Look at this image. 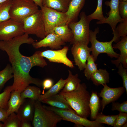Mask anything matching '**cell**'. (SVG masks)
Listing matches in <instances>:
<instances>
[{"instance_id":"obj_1","label":"cell","mask_w":127,"mask_h":127,"mask_svg":"<svg viewBox=\"0 0 127 127\" xmlns=\"http://www.w3.org/2000/svg\"><path fill=\"white\" fill-rule=\"evenodd\" d=\"M35 41L26 33L8 40H0V49L7 53L13 71L14 81L11 85L12 91L16 90L21 93L31 84L39 87L42 86V81L32 77L29 74L31 69L34 66L43 68L47 65L41 55V51H36L32 56H27L23 55L20 51L22 44H32Z\"/></svg>"},{"instance_id":"obj_2","label":"cell","mask_w":127,"mask_h":127,"mask_svg":"<svg viewBox=\"0 0 127 127\" xmlns=\"http://www.w3.org/2000/svg\"><path fill=\"white\" fill-rule=\"evenodd\" d=\"M59 93L64 96L77 115L85 118L90 115L89 102L91 95L85 83H80L75 90L72 91H60Z\"/></svg>"},{"instance_id":"obj_3","label":"cell","mask_w":127,"mask_h":127,"mask_svg":"<svg viewBox=\"0 0 127 127\" xmlns=\"http://www.w3.org/2000/svg\"><path fill=\"white\" fill-rule=\"evenodd\" d=\"M62 118L55 112L44 107L38 100L36 101L32 121L34 127H56Z\"/></svg>"},{"instance_id":"obj_4","label":"cell","mask_w":127,"mask_h":127,"mask_svg":"<svg viewBox=\"0 0 127 127\" xmlns=\"http://www.w3.org/2000/svg\"><path fill=\"white\" fill-rule=\"evenodd\" d=\"M39 9L32 0H12L9 10L10 18L23 23L24 20Z\"/></svg>"},{"instance_id":"obj_5","label":"cell","mask_w":127,"mask_h":127,"mask_svg":"<svg viewBox=\"0 0 127 127\" xmlns=\"http://www.w3.org/2000/svg\"><path fill=\"white\" fill-rule=\"evenodd\" d=\"M40 8L45 25L46 36L54 32L57 27L67 24L68 17L66 12H59L44 6Z\"/></svg>"},{"instance_id":"obj_6","label":"cell","mask_w":127,"mask_h":127,"mask_svg":"<svg viewBox=\"0 0 127 127\" xmlns=\"http://www.w3.org/2000/svg\"><path fill=\"white\" fill-rule=\"evenodd\" d=\"M99 30L98 27L95 28L94 31L90 30L89 42L91 44V54L95 62L99 55L102 53H105L107 56L112 58H117L120 54L114 50L112 45V43L115 42V39L113 37L112 40L109 42L99 41L96 39V36L99 33Z\"/></svg>"},{"instance_id":"obj_7","label":"cell","mask_w":127,"mask_h":127,"mask_svg":"<svg viewBox=\"0 0 127 127\" xmlns=\"http://www.w3.org/2000/svg\"><path fill=\"white\" fill-rule=\"evenodd\" d=\"M78 21L72 22L68 24L73 33V39L72 44L75 43L82 42L88 44L90 42L89 24L88 20L85 12H82Z\"/></svg>"},{"instance_id":"obj_8","label":"cell","mask_w":127,"mask_h":127,"mask_svg":"<svg viewBox=\"0 0 127 127\" xmlns=\"http://www.w3.org/2000/svg\"><path fill=\"white\" fill-rule=\"evenodd\" d=\"M23 23L24 33L34 35L41 39L45 37V25L41 9L26 18Z\"/></svg>"},{"instance_id":"obj_9","label":"cell","mask_w":127,"mask_h":127,"mask_svg":"<svg viewBox=\"0 0 127 127\" xmlns=\"http://www.w3.org/2000/svg\"><path fill=\"white\" fill-rule=\"evenodd\" d=\"M47 109L53 111L59 115L62 120L75 123L78 127H104L103 124L99 123L95 120L91 121L87 118L82 117L77 115L73 109L69 110L62 109L51 106L43 105Z\"/></svg>"},{"instance_id":"obj_10","label":"cell","mask_w":127,"mask_h":127,"mask_svg":"<svg viewBox=\"0 0 127 127\" xmlns=\"http://www.w3.org/2000/svg\"><path fill=\"white\" fill-rule=\"evenodd\" d=\"M24 33L23 23L10 18L0 22V40H8Z\"/></svg>"},{"instance_id":"obj_11","label":"cell","mask_w":127,"mask_h":127,"mask_svg":"<svg viewBox=\"0 0 127 127\" xmlns=\"http://www.w3.org/2000/svg\"><path fill=\"white\" fill-rule=\"evenodd\" d=\"M71 52L75 64L80 71L84 69L89 55L91 52L88 44L82 42H76L72 44Z\"/></svg>"},{"instance_id":"obj_12","label":"cell","mask_w":127,"mask_h":127,"mask_svg":"<svg viewBox=\"0 0 127 127\" xmlns=\"http://www.w3.org/2000/svg\"><path fill=\"white\" fill-rule=\"evenodd\" d=\"M68 48L65 46L57 50H48L41 52V56L48 59L50 62L63 64L71 68L74 66L72 62L67 57Z\"/></svg>"},{"instance_id":"obj_13","label":"cell","mask_w":127,"mask_h":127,"mask_svg":"<svg viewBox=\"0 0 127 127\" xmlns=\"http://www.w3.org/2000/svg\"><path fill=\"white\" fill-rule=\"evenodd\" d=\"M102 85L103 87L99 94V96L102 98L101 102V113L107 105L117 100L126 91L123 87L112 88L108 87L107 84Z\"/></svg>"},{"instance_id":"obj_14","label":"cell","mask_w":127,"mask_h":127,"mask_svg":"<svg viewBox=\"0 0 127 127\" xmlns=\"http://www.w3.org/2000/svg\"><path fill=\"white\" fill-rule=\"evenodd\" d=\"M119 0H111L110 1L105 2V4L107 6H109L110 8V11L107 14L108 16L103 20L97 21V24H108L111 27L113 31L115 30L117 24L121 22L124 20L121 18L119 13Z\"/></svg>"},{"instance_id":"obj_15","label":"cell","mask_w":127,"mask_h":127,"mask_svg":"<svg viewBox=\"0 0 127 127\" xmlns=\"http://www.w3.org/2000/svg\"><path fill=\"white\" fill-rule=\"evenodd\" d=\"M65 43L54 32L50 33L38 42L34 41L32 44L33 47L37 49L41 47H49L52 50L61 49Z\"/></svg>"},{"instance_id":"obj_16","label":"cell","mask_w":127,"mask_h":127,"mask_svg":"<svg viewBox=\"0 0 127 127\" xmlns=\"http://www.w3.org/2000/svg\"><path fill=\"white\" fill-rule=\"evenodd\" d=\"M35 101L29 98L25 99L17 113L21 120H26L32 121L34 114Z\"/></svg>"},{"instance_id":"obj_17","label":"cell","mask_w":127,"mask_h":127,"mask_svg":"<svg viewBox=\"0 0 127 127\" xmlns=\"http://www.w3.org/2000/svg\"><path fill=\"white\" fill-rule=\"evenodd\" d=\"M112 47L115 49H119L120 54L116 60H111V63L117 67L120 63L123 67L127 69V36L122 37L120 41L116 44H113Z\"/></svg>"},{"instance_id":"obj_18","label":"cell","mask_w":127,"mask_h":127,"mask_svg":"<svg viewBox=\"0 0 127 127\" xmlns=\"http://www.w3.org/2000/svg\"><path fill=\"white\" fill-rule=\"evenodd\" d=\"M41 102L50 106L60 109H73L64 96L59 93L44 99Z\"/></svg>"},{"instance_id":"obj_19","label":"cell","mask_w":127,"mask_h":127,"mask_svg":"<svg viewBox=\"0 0 127 127\" xmlns=\"http://www.w3.org/2000/svg\"><path fill=\"white\" fill-rule=\"evenodd\" d=\"M85 0H71L67 11L66 12L68 17L67 24L72 22H76L85 3Z\"/></svg>"},{"instance_id":"obj_20","label":"cell","mask_w":127,"mask_h":127,"mask_svg":"<svg viewBox=\"0 0 127 127\" xmlns=\"http://www.w3.org/2000/svg\"><path fill=\"white\" fill-rule=\"evenodd\" d=\"M25 99L21 97L20 93L18 91L16 90L12 91L8 103V108L6 110L8 115V116L14 112L17 113Z\"/></svg>"},{"instance_id":"obj_21","label":"cell","mask_w":127,"mask_h":127,"mask_svg":"<svg viewBox=\"0 0 127 127\" xmlns=\"http://www.w3.org/2000/svg\"><path fill=\"white\" fill-rule=\"evenodd\" d=\"M71 0H42L43 6L52 8L59 12H65L67 11Z\"/></svg>"},{"instance_id":"obj_22","label":"cell","mask_w":127,"mask_h":127,"mask_svg":"<svg viewBox=\"0 0 127 127\" xmlns=\"http://www.w3.org/2000/svg\"><path fill=\"white\" fill-rule=\"evenodd\" d=\"M90 79L96 86L109 83V73L105 69H98L91 75Z\"/></svg>"},{"instance_id":"obj_23","label":"cell","mask_w":127,"mask_h":127,"mask_svg":"<svg viewBox=\"0 0 127 127\" xmlns=\"http://www.w3.org/2000/svg\"><path fill=\"white\" fill-rule=\"evenodd\" d=\"M54 32L65 43L70 42L72 44L73 35L71 30L68 24L59 26L56 28Z\"/></svg>"},{"instance_id":"obj_24","label":"cell","mask_w":127,"mask_h":127,"mask_svg":"<svg viewBox=\"0 0 127 127\" xmlns=\"http://www.w3.org/2000/svg\"><path fill=\"white\" fill-rule=\"evenodd\" d=\"M68 80L64 87L60 91L63 92H69L75 90L81 83V80L78 78L77 73L73 75L71 71L69 70Z\"/></svg>"},{"instance_id":"obj_25","label":"cell","mask_w":127,"mask_h":127,"mask_svg":"<svg viewBox=\"0 0 127 127\" xmlns=\"http://www.w3.org/2000/svg\"><path fill=\"white\" fill-rule=\"evenodd\" d=\"M67 80V78L65 79H64L62 78H60L56 83L53 85L48 91L43 95H41L38 101H41L44 99L59 93L63 88Z\"/></svg>"},{"instance_id":"obj_26","label":"cell","mask_w":127,"mask_h":127,"mask_svg":"<svg viewBox=\"0 0 127 127\" xmlns=\"http://www.w3.org/2000/svg\"><path fill=\"white\" fill-rule=\"evenodd\" d=\"M41 93V90L39 87L29 85L20 93V95L23 99L29 98L37 101L38 100Z\"/></svg>"},{"instance_id":"obj_27","label":"cell","mask_w":127,"mask_h":127,"mask_svg":"<svg viewBox=\"0 0 127 127\" xmlns=\"http://www.w3.org/2000/svg\"><path fill=\"white\" fill-rule=\"evenodd\" d=\"M100 106L99 99L96 92H92L90 96L89 107L91 119L95 120L98 113Z\"/></svg>"},{"instance_id":"obj_28","label":"cell","mask_w":127,"mask_h":127,"mask_svg":"<svg viewBox=\"0 0 127 127\" xmlns=\"http://www.w3.org/2000/svg\"><path fill=\"white\" fill-rule=\"evenodd\" d=\"M13 71L11 66L8 64L5 67L0 71V92L6 83L13 77Z\"/></svg>"},{"instance_id":"obj_29","label":"cell","mask_w":127,"mask_h":127,"mask_svg":"<svg viewBox=\"0 0 127 127\" xmlns=\"http://www.w3.org/2000/svg\"><path fill=\"white\" fill-rule=\"evenodd\" d=\"M87 62L83 73L87 79L89 80L90 79L91 75L98 69L97 64L95 63L94 60L91 55L90 54L89 55Z\"/></svg>"},{"instance_id":"obj_30","label":"cell","mask_w":127,"mask_h":127,"mask_svg":"<svg viewBox=\"0 0 127 127\" xmlns=\"http://www.w3.org/2000/svg\"><path fill=\"white\" fill-rule=\"evenodd\" d=\"M119 23L115 30L113 31L112 34L115 38V42H117L119 41L120 37H125L127 35V19L124 20Z\"/></svg>"},{"instance_id":"obj_31","label":"cell","mask_w":127,"mask_h":127,"mask_svg":"<svg viewBox=\"0 0 127 127\" xmlns=\"http://www.w3.org/2000/svg\"><path fill=\"white\" fill-rule=\"evenodd\" d=\"M12 0H8L0 4V22L10 18L9 10Z\"/></svg>"},{"instance_id":"obj_32","label":"cell","mask_w":127,"mask_h":127,"mask_svg":"<svg viewBox=\"0 0 127 127\" xmlns=\"http://www.w3.org/2000/svg\"><path fill=\"white\" fill-rule=\"evenodd\" d=\"M117 115H106L102 113H98L95 120L99 123L105 124L113 126Z\"/></svg>"},{"instance_id":"obj_33","label":"cell","mask_w":127,"mask_h":127,"mask_svg":"<svg viewBox=\"0 0 127 127\" xmlns=\"http://www.w3.org/2000/svg\"><path fill=\"white\" fill-rule=\"evenodd\" d=\"M103 0H97V8L95 11L91 14L88 16V20L91 21L93 20H97L99 21L104 19L105 18L103 15L102 11Z\"/></svg>"},{"instance_id":"obj_34","label":"cell","mask_w":127,"mask_h":127,"mask_svg":"<svg viewBox=\"0 0 127 127\" xmlns=\"http://www.w3.org/2000/svg\"><path fill=\"white\" fill-rule=\"evenodd\" d=\"M11 92V85L6 87L2 93H0V107L7 110L8 103Z\"/></svg>"},{"instance_id":"obj_35","label":"cell","mask_w":127,"mask_h":127,"mask_svg":"<svg viewBox=\"0 0 127 127\" xmlns=\"http://www.w3.org/2000/svg\"><path fill=\"white\" fill-rule=\"evenodd\" d=\"M21 120L15 112L8 116L4 122V127H20Z\"/></svg>"},{"instance_id":"obj_36","label":"cell","mask_w":127,"mask_h":127,"mask_svg":"<svg viewBox=\"0 0 127 127\" xmlns=\"http://www.w3.org/2000/svg\"><path fill=\"white\" fill-rule=\"evenodd\" d=\"M118 73L122 77L123 87L125 88L127 94V69L124 67L122 64L120 63L117 67Z\"/></svg>"},{"instance_id":"obj_37","label":"cell","mask_w":127,"mask_h":127,"mask_svg":"<svg viewBox=\"0 0 127 127\" xmlns=\"http://www.w3.org/2000/svg\"><path fill=\"white\" fill-rule=\"evenodd\" d=\"M127 122V113L119 112L113 125L114 127H121Z\"/></svg>"},{"instance_id":"obj_38","label":"cell","mask_w":127,"mask_h":127,"mask_svg":"<svg viewBox=\"0 0 127 127\" xmlns=\"http://www.w3.org/2000/svg\"><path fill=\"white\" fill-rule=\"evenodd\" d=\"M111 110L112 111H118L119 112L127 113V101L121 103L118 102H112Z\"/></svg>"},{"instance_id":"obj_39","label":"cell","mask_w":127,"mask_h":127,"mask_svg":"<svg viewBox=\"0 0 127 127\" xmlns=\"http://www.w3.org/2000/svg\"><path fill=\"white\" fill-rule=\"evenodd\" d=\"M119 10L121 18L123 20L127 19V1H119Z\"/></svg>"},{"instance_id":"obj_40","label":"cell","mask_w":127,"mask_h":127,"mask_svg":"<svg viewBox=\"0 0 127 127\" xmlns=\"http://www.w3.org/2000/svg\"><path fill=\"white\" fill-rule=\"evenodd\" d=\"M53 81L50 79H46L42 81V86L43 89L42 93H44V90H45L49 89H50L53 85Z\"/></svg>"},{"instance_id":"obj_41","label":"cell","mask_w":127,"mask_h":127,"mask_svg":"<svg viewBox=\"0 0 127 127\" xmlns=\"http://www.w3.org/2000/svg\"><path fill=\"white\" fill-rule=\"evenodd\" d=\"M8 116L6 110L0 107V121L4 123Z\"/></svg>"},{"instance_id":"obj_42","label":"cell","mask_w":127,"mask_h":127,"mask_svg":"<svg viewBox=\"0 0 127 127\" xmlns=\"http://www.w3.org/2000/svg\"><path fill=\"white\" fill-rule=\"evenodd\" d=\"M30 121L26 120H21L20 127H32Z\"/></svg>"},{"instance_id":"obj_43","label":"cell","mask_w":127,"mask_h":127,"mask_svg":"<svg viewBox=\"0 0 127 127\" xmlns=\"http://www.w3.org/2000/svg\"><path fill=\"white\" fill-rule=\"evenodd\" d=\"M34 3L38 6L40 8L42 6V0H32Z\"/></svg>"},{"instance_id":"obj_44","label":"cell","mask_w":127,"mask_h":127,"mask_svg":"<svg viewBox=\"0 0 127 127\" xmlns=\"http://www.w3.org/2000/svg\"><path fill=\"white\" fill-rule=\"evenodd\" d=\"M127 127V123H125L123 125L122 127Z\"/></svg>"},{"instance_id":"obj_45","label":"cell","mask_w":127,"mask_h":127,"mask_svg":"<svg viewBox=\"0 0 127 127\" xmlns=\"http://www.w3.org/2000/svg\"><path fill=\"white\" fill-rule=\"evenodd\" d=\"M8 0H0V4L3 3Z\"/></svg>"},{"instance_id":"obj_46","label":"cell","mask_w":127,"mask_h":127,"mask_svg":"<svg viewBox=\"0 0 127 127\" xmlns=\"http://www.w3.org/2000/svg\"><path fill=\"white\" fill-rule=\"evenodd\" d=\"M4 124L0 122V127H4Z\"/></svg>"},{"instance_id":"obj_47","label":"cell","mask_w":127,"mask_h":127,"mask_svg":"<svg viewBox=\"0 0 127 127\" xmlns=\"http://www.w3.org/2000/svg\"><path fill=\"white\" fill-rule=\"evenodd\" d=\"M120 1H127V0H119Z\"/></svg>"},{"instance_id":"obj_48","label":"cell","mask_w":127,"mask_h":127,"mask_svg":"<svg viewBox=\"0 0 127 127\" xmlns=\"http://www.w3.org/2000/svg\"></svg>"}]
</instances>
